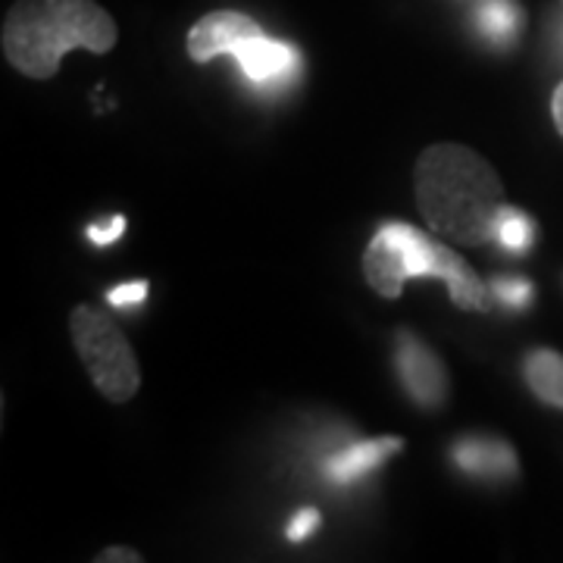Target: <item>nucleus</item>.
<instances>
[{"mask_svg":"<svg viewBox=\"0 0 563 563\" xmlns=\"http://www.w3.org/2000/svg\"><path fill=\"white\" fill-rule=\"evenodd\" d=\"M504 203L498 173L473 147L432 144L420 154L417 207L432 232L463 247L488 244Z\"/></svg>","mask_w":563,"mask_h":563,"instance_id":"obj_1","label":"nucleus"},{"mask_svg":"<svg viewBox=\"0 0 563 563\" xmlns=\"http://www.w3.org/2000/svg\"><path fill=\"white\" fill-rule=\"evenodd\" d=\"M117 38V22L95 0H16L3 20L0 44L22 76L51 79L73 47L107 54Z\"/></svg>","mask_w":563,"mask_h":563,"instance_id":"obj_2","label":"nucleus"},{"mask_svg":"<svg viewBox=\"0 0 563 563\" xmlns=\"http://www.w3.org/2000/svg\"><path fill=\"white\" fill-rule=\"evenodd\" d=\"M363 276L369 288L388 301L401 298L407 279H442L448 282L454 307L476 313H485L492 307V288L473 273V266L407 222L379 225L363 254Z\"/></svg>","mask_w":563,"mask_h":563,"instance_id":"obj_3","label":"nucleus"},{"mask_svg":"<svg viewBox=\"0 0 563 563\" xmlns=\"http://www.w3.org/2000/svg\"><path fill=\"white\" fill-rule=\"evenodd\" d=\"M69 332L91 383L98 385L103 398L113 404L132 401L141 388V369L120 325L101 307L81 303L69 317Z\"/></svg>","mask_w":563,"mask_h":563,"instance_id":"obj_4","label":"nucleus"},{"mask_svg":"<svg viewBox=\"0 0 563 563\" xmlns=\"http://www.w3.org/2000/svg\"><path fill=\"white\" fill-rule=\"evenodd\" d=\"M395 363L401 373V383L407 395L420 407H442L448 395V379H444L442 361L429 344H422L417 335L401 332L395 342Z\"/></svg>","mask_w":563,"mask_h":563,"instance_id":"obj_5","label":"nucleus"},{"mask_svg":"<svg viewBox=\"0 0 563 563\" xmlns=\"http://www.w3.org/2000/svg\"><path fill=\"white\" fill-rule=\"evenodd\" d=\"M254 35H263L261 22H254L244 13H235V10H217V13H207L195 22L185 47L195 63H210L222 54L232 57V51Z\"/></svg>","mask_w":563,"mask_h":563,"instance_id":"obj_6","label":"nucleus"},{"mask_svg":"<svg viewBox=\"0 0 563 563\" xmlns=\"http://www.w3.org/2000/svg\"><path fill=\"white\" fill-rule=\"evenodd\" d=\"M232 57L242 66L244 76L251 81H257V85H276V81H285L288 76H295V69H298V54H295V47L269 38L266 32L242 41V44L232 51Z\"/></svg>","mask_w":563,"mask_h":563,"instance_id":"obj_7","label":"nucleus"},{"mask_svg":"<svg viewBox=\"0 0 563 563\" xmlns=\"http://www.w3.org/2000/svg\"><path fill=\"white\" fill-rule=\"evenodd\" d=\"M454 461L476 479H510L517 476V454L510 444L485 435H470L454 444Z\"/></svg>","mask_w":563,"mask_h":563,"instance_id":"obj_8","label":"nucleus"},{"mask_svg":"<svg viewBox=\"0 0 563 563\" xmlns=\"http://www.w3.org/2000/svg\"><path fill=\"white\" fill-rule=\"evenodd\" d=\"M404 442L401 439H395V435L354 444V448H347L342 454L329 457V463H325V476H329L332 483H354V479H361L366 473H373L376 466H383V463L388 461L391 454H398Z\"/></svg>","mask_w":563,"mask_h":563,"instance_id":"obj_9","label":"nucleus"},{"mask_svg":"<svg viewBox=\"0 0 563 563\" xmlns=\"http://www.w3.org/2000/svg\"><path fill=\"white\" fill-rule=\"evenodd\" d=\"M523 373L529 388L536 391V398L563 410V357L558 351H548V347L532 351L526 357Z\"/></svg>","mask_w":563,"mask_h":563,"instance_id":"obj_10","label":"nucleus"},{"mask_svg":"<svg viewBox=\"0 0 563 563\" xmlns=\"http://www.w3.org/2000/svg\"><path fill=\"white\" fill-rule=\"evenodd\" d=\"M492 242H498L510 254H526L536 244V222L529 220L523 210L504 203L498 220H495V239Z\"/></svg>","mask_w":563,"mask_h":563,"instance_id":"obj_11","label":"nucleus"},{"mask_svg":"<svg viewBox=\"0 0 563 563\" xmlns=\"http://www.w3.org/2000/svg\"><path fill=\"white\" fill-rule=\"evenodd\" d=\"M476 16L485 38H492L495 44H510L520 32V10L514 0H483Z\"/></svg>","mask_w":563,"mask_h":563,"instance_id":"obj_12","label":"nucleus"},{"mask_svg":"<svg viewBox=\"0 0 563 563\" xmlns=\"http://www.w3.org/2000/svg\"><path fill=\"white\" fill-rule=\"evenodd\" d=\"M492 295L507 307L520 310V307L532 301V282L523 279V276H501V279L492 282Z\"/></svg>","mask_w":563,"mask_h":563,"instance_id":"obj_13","label":"nucleus"},{"mask_svg":"<svg viewBox=\"0 0 563 563\" xmlns=\"http://www.w3.org/2000/svg\"><path fill=\"white\" fill-rule=\"evenodd\" d=\"M317 526H320V510H317V507H301V510L291 517V523L285 526V536H288L291 542H303L307 536L317 532Z\"/></svg>","mask_w":563,"mask_h":563,"instance_id":"obj_14","label":"nucleus"},{"mask_svg":"<svg viewBox=\"0 0 563 563\" xmlns=\"http://www.w3.org/2000/svg\"><path fill=\"white\" fill-rule=\"evenodd\" d=\"M147 298V282H125L120 288H110L107 301L113 307H135Z\"/></svg>","mask_w":563,"mask_h":563,"instance_id":"obj_15","label":"nucleus"},{"mask_svg":"<svg viewBox=\"0 0 563 563\" xmlns=\"http://www.w3.org/2000/svg\"><path fill=\"white\" fill-rule=\"evenodd\" d=\"M122 232H125V217H113V220L98 222V225H88V242L107 247V244L117 242Z\"/></svg>","mask_w":563,"mask_h":563,"instance_id":"obj_16","label":"nucleus"},{"mask_svg":"<svg viewBox=\"0 0 563 563\" xmlns=\"http://www.w3.org/2000/svg\"><path fill=\"white\" fill-rule=\"evenodd\" d=\"M98 563H141V554L129 551V548H110L98 558Z\"/></svg>","mask_w":563,"mask_h":563,"instance_id":"obj_17","label":"nucleus"},{"mask_svg":"<svg viewBox=\"0 0 563 563\" xmlns=\"http://www.w3.org/2000/svg\"><path fill=\"white\" fill-rule=\"evenodd\" d=\"M554 122H558V132L563 135V81L554 91Z\"/></svg>","mask_w":563,"mask_h":563,"instance_id":"obj_18","label":"nucleus"}]
</instances>
